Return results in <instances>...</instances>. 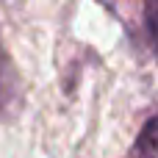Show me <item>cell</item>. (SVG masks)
Wrapping results in <instances>:
<instances>
[{"label":"cell","mask_w":158,"mask_h":158,"mask_svg":"<svg viewBox=\"0 0 158 158\" xmlns=\"http://www.w3.org/2000/svg\"><path fill=\"white\" fill-rule=\"evenodd\" d=\"M22 106V81L19 72L8 56V50L0 42V122L14 117Z\"/></svg>","instance_id":"obj_1"},{"label":"cell","mask_w":158,"mask_h":158,"mask_svg":"<svg viewBox=\"0 0 158 158\" xmlns=\"http://www.w3.org/2000/svg\"><path fill=\"white\" fill-rule=\"evenodd\" d=\"M125 158H158V114H153L142 125L139 136L128 147Z\"/></svg>","instance_id":"obj_2"},{"label":"cell","mask_w":158,"mask_h":158,"mask_svg":"<svg viewBox=\"0 0 158 158\" xmlns=\"http://www.w3.org/2000/svg\"><path fill=\"white\" fill-rule=\"evenodd\" d=\"M144 31H147V39L158 56V0H150L144 6Z\"/></svg>","instance_id":"obj_3"}]
</instances>
